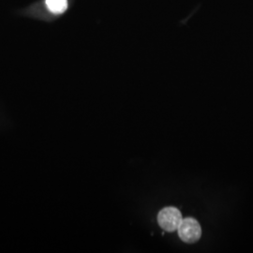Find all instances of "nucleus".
Masks as SVG:
<instances>
[{
    "label": "nucleus",
    "instance_id": "1",
    "mask_svg": "<svg viewBox=\"0 0 253 253\" xmlns=\"http://www.w3.org/2000/svg\"><path fill=\"white\" fill-rule=\"evenodd\" d=\"M177 231L181 240L186 243H194L199 240L202 235V228L199 222L192 217L182 219Z\"/></svg>",
    "mask_w": 253,
    "mask_h": 253
},
{
    "label": "nucleus",
    "instance_id": "2",
    "mask_svg": "<svg viewBox=\"0 0 253 253\" xmlns=\"http://www.w3.org/2000/svg\"><path fill=\"white\" fill-rule=\"evenodd\" d=\"M182 219L180 211L172 207L163 208L158 215V222L166 232H174L177 230Z\"/></svg>",
    "mask_w": 253,
    "mask_h": 253
},
{
    "label": "nucleus",
    "instance_id": "3",
    "mask_svg": "<svg viewBox=\"0 0 253 253\" xmlns=\"http://www.w3.org/2000/svg\"><path fill=\"white\" fill-rule=\"evenodd\" d=\"M46 5L49 10L54 14H61L68 9L67 0H46Z\"/></svg>",
    "mask_w": 253,
    "mask_h": 253
}]
</instances>
